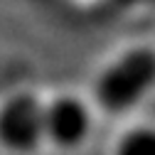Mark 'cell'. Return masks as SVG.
<instances>
[{
  "label": "cell",
  "instance_id": "6da1fadb",
  "mask_svg": "<svg viewBox=\"0 0 155 155\" xmlns=\"http://www.w3.org/2000/svg\"><path fill=\"white\" fill-rule=\"evenodd\" d=\"M155 86V47H130L96 76L94 104L108 116L135 108Z\"/></svg>",
  "mask_w": 155,
  "mask_h": 155
},
{
  "label": "cell",
  "instance_id": "5b68a950",
  "mask_svg": "<svg viewBox=\"0 0 155 155\" xmlns=\"http://www.w3.org/2000/svg\"><path fill=\"white\" fill-rule=\"evenodd\" d=\"M118 8H143V5H153L155 0H113Z\"/></svg>",
  "mask_w": 155,
  "mask_h": 155
},
{
  "label": "cell",
  "instance_id": "7a4b0ae2",
  "mask_svg": "<svg viewBox=\"0 0 155 155\" xmlns=\"http://www.w3.org/2000/svg\"><path fill=\"white\" fill-rule=\"evenodd\" d=\"M45 104L30 91L10 94L0 104V148L10 155H32L45 143Z\"/></svg>",
  "mask_w": 155,
  "mask_h": 155
},
{
  "label": "cell",
  "instance_id": "277c9868",
  "mask_svg": "<svg viewBox=\"0 0 155 155\" xmlns=\"http://www.w3.org/2000/svg\"><path fill=\"white\" fill-rule=\"evenodd\" d=\"M113 155H155V128L138 126L126 130L116 143Z\"/></svg>",
  "mask_w": 155,
  "mask_h": 155
},
{
  "label": "cell",
  "instance_id": "3957f363",
  "mask_svg": "<svg viewBox=\"0 0 155 155\" xmlns=\"http://www.w3.org/2000/svg\"><path fill=\"white\" fill-rule=\"evenodd\" d=\"M45 143L59 150H79L94 130L91 106L74 94H59L42 108Z\"/></svg>",
  "mask_w": 155,
  "mask_h": 155
}]
</instances>
